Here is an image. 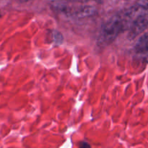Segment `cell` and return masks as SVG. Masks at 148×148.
Wrapping results in <instances>:
<instances>
[{"instance_id": "6da1fadb", "label": "cell", "mask_w": 148, "mask_h": 148, "mask_svg": "<svg viewBox=\"0 0 148 148\" xmlns=\"http://www.w3.org/2000/svg\"><path fill=\"white\" fill-rule=\"evenodd\" d=\"M125 27V22L122 17L115 15L108 20L103 25L100 32L98 43L104 46L112 43Z\"/></svg>"}, {"instance_id": "7a4b0ae2", "label": "cell", "mask_w": 148, "mask_h": 148, "mask_svg": "<svg viewBox=\"0 0 148 148\" xmlns=\"http://www.w3.org/2000/svg\"><path fill=\"white\" fill-rule=\"evenodd\" d=\"M96 9L92 6H85L79 9V10L75 12V15L78 18H85V17H90L95 14Z\"/></svg>"}, {"instance_id": "3957f363", "label": "cell", "mask_w": 148, "mask_h": 148, "mask_svg": "<svg viewBox=\"0 0 148 148\" xmlns=\"http://www.w3.org/2000/svg\"><path fill=\"white\" fill-rule=\"evenodd\" d=\"M53 40H54L55 43L59 44V43L63 41V36L59 32H54V33H53Z\"/></svg>"}]
</instances>
